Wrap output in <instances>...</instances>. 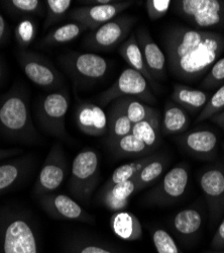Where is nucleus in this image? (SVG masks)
I'll return each mask as SVG.
<instances>
[{"label":"nucleus","mask_w":224,"mask_h":253,"mask_svg":"<svg viewBox=\"0 0 224 253\" xmlns=\"http://www.w3.org/2000/svg\"><path fill=\"white\" fill-rule=\"evenodd\" d=\"M167 64L174 77L188 82L205 76L224 52V36L175 26L164 36Z\"/></svg>","instance_id":"nucleus-1"},{"label":"nucleus","mask_w":224,"mask_h":253,"mask_svg":"<svg viewBox=\"0 0 224 253\" xmlns=\"http://www.w3.org/2000/svg\"><path fill=\"white\" fill-rule=\"evenodd\" d=\"M0 131L8 139L33 143L39 138L34 128L27 92L13 88L0 100Z\"/></svg>","instance_id":"nucleus-2"},{"label":"nucleus","mask_w":224,"mask_h":253,"mask_svg":"<svg viewBox=\"0 0 224 253\" xmlns=\"http://www.w3.org/2000/svg\"><path fill=\"white\" fill-rule=\"evenodd\" d=\"M0 253H38L35 229L23 214L8 213L0 219Z\"/></svg>","instance_id":"nucleus-3"},{"label":"nucleus","mask_w":224,"mask_h":253,"mask_svg":"<svg viewBox=\"0 0 224 253\" xmlns=\"http://www.w3.org/2000/svg\"><path fill=\"white\" fill-rule=\"evenodd\" d=\"M100 179L99 157L96 151L86 148L79 152L73 160L69 192L74 200L89 204Z\"/></svg>","instance_id":"nucleus-4"},{"label":"nucleus","mask_w":224,"mask_h":253,"mask_svg":"<svg viewBox=\"0 0 224 253\" xmlns=\"http://www.w3.org/2000/svg\"><path fill=\"white\" fill-rule=\"evenodd\" d=\"M70 98L66 90H58L40 97L36 103V119L43 130L61 140L68 139L66 115Z\"/></svg>","instance_id":"nucleus-5"},{"label":"nucleus","mask_w":224,"mask_h":253,"mask_svg":"<svg viewBox=\"0 0 224 253\" xmlns=\"http://www.w3.org/2000/svg\"><path fill=\"white\" fill-rule=\"evenodd\" d=\"M60 63L79 85L97 83L102 80L109 71L107 59L95 53L70 52L61 56Z\"/></svg>","instance_id":"nucleus-6"},{"label":"nucleus","mask_w":224,"mask_h":253,"mask_svg":"<svg viewBox=\"0 0 224 253\" xmlns=\"http://www.w3.org/2000/svg\"><path fill=\"white\" fill-rule=\"evenodd\" d=\"M176 13L197 30L206 31L224 24V1L221 0H178Z\"/></svg>","instance_id":"nucleus-7"},{"label":"nucleus","mask_w":224,"mask_h":253,"mask_svg":"<svg viewBox=\"0 0 224 253\" xmlns=\"http://www.w3.org/2000/svg\"><path fill=\"white\" fill-rule=\"evenodd\" d=\"M121 97H132L145 103L157 101L146 78L129 67L122 71L112 85L99 95L98 101L104 107Z\"/></svg>","instance_id":"nucleus-8"},{"label":"nucleus","mask_w":224,"mask_h":253,"mask_svg":"<svg viewBox=\"0 0 224 253\" xmlns=\"http://www.w3.org/2000/svg\"><path fill=\"white\" fill-rule=\"evenodd\" d=\"M68 172V163L63 147L60 143L55 144L40 169L35 184L34 194L39 198L53 192L62 185Z\"/></svg>","instance_id":"nucleus-9"},{"label":"nucleus","mask_w":224,"mask_h":253,"mask_svg":"<svg viewBox=\"0 0 224 253\" xmlns=\"http://www.w3.org/2000/svg\"><path fill=\"white\" fill-rule=\"evenodd\" d=\"M188 182V166L186 164L175 166L146 195V202L157 206H166L175 203L185 194Z\"/></svg>","instance_id":"nucleus-10"},{"label":"nucleus","mask_w":224,"mask_h":253,"mask_svg":"<svg viewBox=\"0 0 224 253\" xmlns=\"http://www.w3.org/2000/svg\"><path fill=\"white\" fill-rule=\"evenodd\" d=\"M135 23L134 16H117L89 34L85 39V46L97 51H110L128 37Z\"/></svg>","instance_id":"nucleus-11"},{"label":"nucleus","mask_w":224,"mask_h":253,"mask_svg":"<svg viewBox=\"0 0 224 253\" xmlns=\"http://www.w3.org/2000/svg\"><path fill=\"white\" fill-rule=\"evenodd\" d=\"M17 58L24 73L35 85L45 89H53L59 87L63 82V77L60 72L50 61L40 55L22 50Z\"/></svg>","instance_id":"nucleus-12"},{"label":"nucleus","mask_w":224,"mask_h":253,"mask_svg":"<svg viewBox=\"0 0 224 253\" xmlns=\"http://www.w3.org/2000/svg\"><path fill=\"white\" fill-rule=\"evenodd\" d=\"M199 184L209 210L210 222L215 226L224 216V167L212 165L201 173Z\"/></svg>","instance_id":"nucleus-13"},{"label":"nucleus","mask_w":224,"mask_h":253,"mask_svg":"<svg viewBox=\"0 0 224 253\" xmlns=\"http://www.w3.org/2000/svg\"><path fill=\"white\" fill-rule=\"evenodd\" d=\"M133 4V1H114L109 4H91L72 9L68 17L86 29L97 30L99 27L117 17Z\"/></svg>","instance_id":"nucleus-14"},{"label":"nucleus","mask_w":224,"mask_h":253,"mask_svg":"<svg viewBox=\"0 0 224 253\" xmlns=\"http://www.w3.org/2000/svg\"><path fill=\"white\" fill-rule=\"evenodd\" d=\"M40 206L54 218L60 220L91 223L93 218L86 213L76 200L66 195L48 194L40 197Z\"/></svg>","instance_id":"nucleus-15"},{"label":"nucleus","mask_w":224,"mask_h":253,"mask_svg":"<svg viewBox=\"0 0 224 253\" xmlns=\"http://www.w3.org/2000/svg\"><path fill=\"white\" fill-rule=\"evenodd\" d=\"M75 120L79 130L85 135L102 137L108 134L107 115L97 104L88 101L79 103L75 112Z\"/></svg>","instance_id":"nucleus-16"},{"label":"nucleus","mask_w":224,"mask_h":253,"mask_svg":"<svg viewBox=\"0 0 224 253\" xmlns=\"http://www.w3.org/2000/svg\"><path fill=\"white\" fill-rule=\"evenodd\" d=\"M146 66L153 78L157 81L166 79L167 60L165 53L160 50L146 29H139L135 35Z\"/></svg>","instance_id":"nucleus-17"},{"label":"nucleus","mask_w":224,"mask_h":253,"mask_svg":"<svg viewBox=\"0 0 224 253\" xmlns=\"http://www.w3.org/2000/svg\"><path fill=\"white\" fill-rule=\"evenodd\" d=\"M179 143L190 154L201 159H211L217 152L218 137L210 130H198L183 134Z\"/></svg>","instance_id":"nucleus-18"},{"label":"nucleus","mask_w":224,"mask_h":253,"mask_svg":"<svg viewBox=\"0 0 224 253\" xmlns=\"http://www.w3.org/2000/svg\"><path fill=\"white\" fill-rule=\"evenodd\" d=\"M136 192V183L132 178L109 187H102L99 194V200L111 212H119L128 207L131 196Z\"/></svg>","instance_id":"nucleus-19"},{"label":"nucleus","mask_w":224,"mask_h":253,"mask_svg":"<svg viewBox=\"0 0 224 253\" xmlns=\"http://www.w3.org/2000/svg\"><path fill=\"white\" fill-rule=\"evenodd\" d=\"M110 227L113 233L125 241H136L142 237V227L132 213L119 211L110 218Z\"/></svg>","instance_id":"nucleus-20"},{"label":"nucleus","mask_w":224,"mask_h":253,"mask_svg":"<svg viewBox=\"0 0 224 253\" xmlns=\"http://www.w3.org/2000/svg\"><path fill=\"white\" fill-rule=\"evenodd\" d=\"M119 54L129 65V68H132L144 76L148 83L153 86V88L156 89L158 87L157 81L153 78L146 66L144 56L141 54L135 35H131L128 40L124 42V44L119 48Z\"/></svg>","instance_id":"nucleus-21"},{"label":"nucleus","mask_w":224,"mask_h":253,"mask_svg":"<svg viewBox=\"0 0 224 253\" xmlns=\"http://www.w3.org/2000/svg\"><path fill=\"white\" fill-rule=\"evenodd\" d=\"M32 167V159L19 158L0 165V195L22 181Z\"/></svg>","instance_id":"nucleus-22"},{"label":"nucleus","mask_w":224,"mask_h":253,"mask_svg":"<svg viewBox=\"0 0 224 253\" xmlns=\"http://www.w3.org/2000/svg\"><path fill=\"white\" fill-rule=\"evenodd\" d=\"M172 99L181 108L196 113L204 109L209 100V94L206 91L196 89L184 84H175Z\"/></svg>","instance_id":"nucleus-23"},{"label":"nucleus","mask_w":224,"mask_h":253,"mask_svg":"<svg viewBox=\"0 0 224 253\" xmlns=\"http://www.w3.org/2000/svg\"><path fill=\"white\" fill-rule=\"evenodd\" d=\"M202 214L195 208H187L178 212L172 221V227L175 234L187 239L195 236L202 226Z\"/></svg>","instance_id":"nucleus-24"},{"label":"nucleus","mask_w":224,"mask_h":253,"mask_svg":"<svg viewBox=\"0 0 224 253\" xmlns=\"http://www.w3.org/2000/svg\"><path fill=\"white\" fill-rule=\"evenodd\" d=\"M108 123V145L113 144L118 139L131 134L132 123L127 117L126 113L120 108L116 100L112 102V105L108 110L107 114Z\"/></svg>","instance_id":"nucleus-25"},{"label":"nucleus","mask_w":224,"mask_h":253,"mask_svg":"<svg viewBox=\"0 0 224 253\" xmlns=\"http://www.w3.org/2000/svg\"><path fill=\"white\" fill-rule=\"evenodd\" d=\"M190 124L187 113L180 105L167 103L161 120L160 129L166 135H176L185 132Z\"/></svg>","instance_id":"nucleus-26"},{"label":"nucleus","mask_w":224,"mask_h":253,"mask_svg":"<svg viewBox=\"0 0 224 253\" xmlns=\"http://www.w3.org/2000/svg\"><path fill=\"white\" fill-rule=\"evenodd\" d=\"M116 101L120 105V108L124 110L132 125L144 121L160 120V113L157 110L136 98L121 97L116 99Z\"/></svg>","instance_id":"nucleus-27"},{"label":"nucleus","mask_w":224,"mask_h":253,"mask_svg":"<svg viewBox=\"0 0 224 253\" xmlns=\"http://www.w3.org/2000/svg\"><path fill=\"white\" fill-rule=\"evenodd\" d=\"M109 148L115 156L125 158H140L152 154L154 151L133 134H128L118 139L116 142L109 145Z\"/></svg>","instance_id":"nucleus-28"},{"label":"nucleus","mask_w":224,"mask_h":253,"mask_svg":"<svg viewBox=\"0 0 224 253\" xmlns=\"http://www.w3.org/2000/svg\"><path fill=\"white\" fill-rule=\"evenodd\" d=\"M159 155L160 154L153 153L117 167L103 187H109L111 185L134 178L141 171L142 168H145L151 161L156 159Z\"/></svg>","instance_id":"nucleus-29"},{"label":"nucleus","mask_w":224,"mask_h":253,"mask_svg":"<svg viewBox=\"0 0 224 253\" xmlns=\"http://www.w3.org/2000/svg\"><path fill=\"white\" fill-rule=\"evenodd\" d=\"M169 159L166 156H161L160 154L151 161L141 171L134 177L137 192L145 189L147 186L151 185L157 181L164 173L166 167L168 166Z\"/></svg>","instance_id":"nucleus-30"},{"label":"nucleus","mask_w":224,"mask_h":253,"mask_svg":"<svg viewBox=\"0 0 224 253\" xmlns=\"http://www.w3.org/2000/svg\"><path fill=\"white\" fill-rule=\"evenodd\" d=\"M87 29L77 23H68L63 26H61L51 33L47 35V37L43 40V44L47 46H55V45H62L72 42L76 38H78L81 34Z\"/></svg>","instance_id":"nucleus-31"},{"label":"nucleus","mask_w":224,"mask_h":253,"mask_svg":"<svg viewBox=\"0 0 224 253\" xmlns=\"http://www.w3.org/2000/svg\"><path fill=\"white\" fill-rule=\"evenodd\" d=\"M160 120H150L133 125L131 134L155 150L160 143Z\"/></svg>","instance_id":"nucleus-32"},{"label":"nucleus","mask_w":224,"mask_h":253,"mask_svg":"<svg viewBox=\"0 0 224 253\" xmlns=\"http://www.w3.org/2000/svg\"><path fill=\"white\" fill-rule=\"evenodd\" d=\"M72 5L71 0H47V18L44 27L49 28L62 20Z\"/></svg>","instance_id":"nucleus-33"},{"label":"nucleus","mask_w":224,"mask_h":253,"mask_svg":"<svg viewBox=\"0 0 224 253\" xmlns=\"http://www.w3.org/2000/svg\"><path fill=\"white\" fill-rule=\"evenodd\" d=\"M3 4L11 12L22 15H42L45 11V3L39 0H10V1H4Z\"/></svg>","instance_id":"nucleus-34"},{"label":"nucleus","mask_w":224,"mask_h":253,"mask_svg":"<svg viewBox=\"0 0 224 253\" xmlns=\"http://www.w3.org/2000/svg\"><path fill=\"white\" fill-rule=\"evenodd\" d=\"M224 111V83L217 88L216 92L209 98L208 102L196 119V123L208 120Z\"/></svg>","instance_id":"nucleus-35"},{"label":"nucleus","mask_w":224,"mask_h":253,"mask_svg":"<svg viewBox=\"0 0 224 253\" xmlns=\"http://www.w3.org/2000/svg\"><path fill=\"white\" fill-rule=\"evenodd\" d=\"M36 25L31 18H25L20 20L15 30V38L18 46L22 50H26L35 38Z\"/></svg>","instance_id":"nucleus-36"},{"label":"nucleus","mask_w":224,"mask_h":253,"mask_svg":"<svg viewBox=\"0 0 224 253\" xmlns=\"http://www.w3.org/2000/svg\"><path fill=\"white\" fill-rule=\"evenodd\" d=\"M152 238L157 253H183L174 238L164 229L155 230Z\"/></svg>","instance_id":"nucleus-37"},{"label":"nucleus","mask_w":224,"mask_h":253,"mask_svg":"<svg viewBox=\"0 0 224 253\" xmlns=\"http://www.w3.org/2000/svg\"><path fill=\"white\" fill-rule=\"evenodd\" d=\"M224 83V57L219 58L203 78L201 86L205 89L220 87Z\"/></svg>","instance_id":"nucleus-38"},{"label":"nucleus","mask_w":224,"mask_h":253,"mask_svg":"<svg viewBox=\"0 0 224 253\" xmlns=\"http://www.w3.org/2000/svg\"><path fill=\"white\" fill-rule=\"evenodd\" d=\"M173 1L171 0H147L146 7L151 20H158L164 16L170 9Z\"/></svg>","instance_id":"nucleus-39"},{"label":"nucleus","mask_w":224,"mask_h":253,"mask_svg":"<svg viewBox=\"0 0 224 253\" xmlns=\"http://www.w3.org/2000/svg\"><path fill=\"white\" fill-rule=\"evenodd\" d=\"M70 253H118L112 247L96 241H82L77 243Z\"/></svg>","instance_id":"nucleus-40"},{"label":"nucleus","mask_w":224,"mask_h":253,"mask_svg":"<svg viewBox=\"0 0 224 253\" xmlns=\"http://www.w3.org/2000/svg\"><path fill=\"white\" fill-rule=\"evenodd\" d=\"M210 245L215 250L224 249V216L222 217V220L220 221V224L215 231Z\"/></svg>","instance_id":"nucleus-41"},{"label":"nucleus","mask_w":224,"mask_h":253,"mask_svg":"<svg viewBox=\"0 0 224 253\" xmlns=\"http://www.w3.org/2000/svg\"><path fill=\"white\" fill-rule=\"evenodd\" d=\"M7 32H8V26L5 22V19L3 15L0 12V44L6 39L7 37Z\"/></svg>","instance_id":"nucleus-42"},{"label":"nucleus","mask_w":224,"mask_h":253,"mask_svg":"<svg viewBox=\"0 0 224 253\" xmlns=\"http://www.w3.org/2000/svg\"><path fill=\"white\" fill-rule=\"evenodd\" d=\"M22 153V150L20 149H2L0 148V161L3 160V159H6V158H9V157H12V156H15V155H18Z\"/></svg>","instance_id":"nucleus-43"},{"label":"nucleus","mask_w":224,"mask_h":253,"mask_svg":"<svg viewBox=\"0 0 224 253\" xmlns=\"http://www.w3.org/2000/svg\"><path fill=\"white\" fill-rule=\"evenodd\" d=\"M210 120L217 124L219 126H221V128L224 130V111L219 113V114H216L215 116H213L212 118H210Z\"/></svg>","instance_id":"nucleus-44"},{"label":"nucleus","mask_w":224,"mask_h":253,"mask_svg":"<svg viewBox=\"0 0 224 253\" xmlns=\"http://www.w3.org/2000/svg\"><path fill=\"white\" fill-rule=\"evenodd\" d=\"M204 253H224V250H214V251H206Z\"/></svg>","instance_id":"nucleus-45"},{"label":"nucleus","mask_w":224,"mask_h":253,"mask_svg":"<svg viewBox=\"0 0 224 253\" xmlns=\"http://www.w3.org/2000/svg\"><path fill=\"white\" fill-rule=\"evenodd\" d=\"M1 77H2V66L0 64V80H1Z\"/></svg>","instance_id":"nucleus-46"}]
</instances>
